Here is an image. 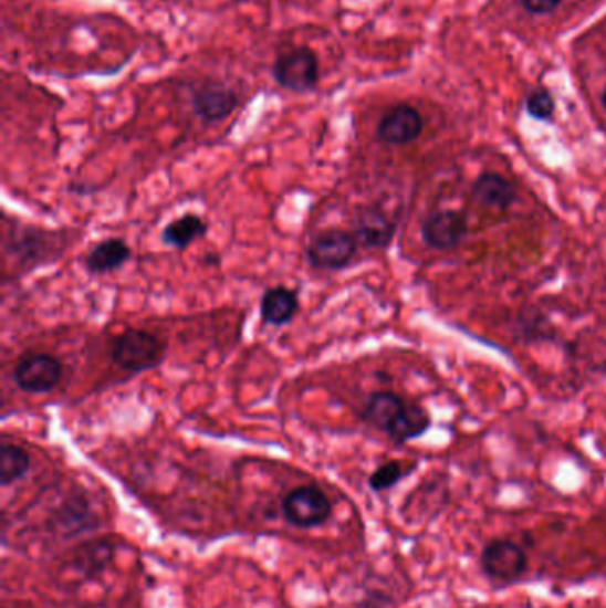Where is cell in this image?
I'll return each instance as SVG.
<instances>
[{
    "label": "cell",
    "mask_w": 606,
    "mask_h": 608,
    "mask_svg": "<svg viewBox=\"0 0 606 608\" xmlns=\"http://www.w3.org/2000/svg\"><path fill=\"white\" fill-rule=\"evenodd\" d=\"M166 350L168 347L160 336L139 327H128L127 332L114 338L111 359L116 367L137 376L159 367L166 358Z\"/></svg>",
    "instance_id": "cell-1"
},
{
    "label": "cell",
    "mask_w": 606,
    "mask_h": 608,
    "mask_svg": "<svg viewBox=\"0 0 606 608\" xmlns=\"http://www.w3.org/2000/svg\"><path fill=\"white\" fill-rule=\"evenodd\" d=\"M480 568L493 584L511 586L525 575L529 557L514 541L494 539L482 549Z\"/></svg>",
    "instance_id": "cell-2"
},
{
    "label": "cell",
    "mask_w": 606,
    "mask_h": 608,
    "mask_svg": "<svg viewBox=\"0 0 606 608\" xmlns=\"http://www.w3.org/2000/svg\"><path fill=\"white\" fill-rule=\"evenodd\" d=\"M272 75L283 90L294 93L312 92L321 77L317 54L309 46H295L278 57L272 66Z\"/></svg>",
    "instance_id": "cell-3"
},
{
    "label": "cell",
    "mask_w": 606,
    "mask_h": 608,
    "mask_svg": "<svg viewBox=\"0 0 606 608\" xmlns=\"http://www.w3.org/2000/svg\"><path fill=\"white\" fill-rule=\"evenodd\" d=\"M356 250L358 241L353 233L331 228L313 237L306 248V259L317 271H342L353 262Z\"/></svg>",
    "instance_id": "cell-4"
},
{
    "label": "cell",
    "mask_w": 606,
    "mask_h": 608,
    "mask_svg": "<svg viewBox=\"0 0 606 608\" xmlns=\"http://www.w3.org/2000/svg\"><path fill=\"white\" fill-rule=\"evenodd\" d=\"M64 367L60 358L49 353H28L20 356L13 368V381L28 394H49L63 379Z\"/></svg>",
    "instance_id": "cell-5"
},
{
    "label": "cell",
    "mask_w": 606,
    "mask_h": 608,
    "mask_svg": "<svg viewBox=\"0 0 606 608\" xmlns=\"http://www.w3.org/2000/svg\"><path fill=\"white\" fill-rule=\"evenodd\" d=\"M281 509L286 522L301 528L318 527L333 513L330 499L317 486H299L290 491L283 499Z\"/></svg>",
    "instance_id": "cell-6"
},
{
    "label": "cell",
    "mask_w": 606,
    "mask_h": 608,
    "mask_svg": "<svg viewBox=\"0 0 606 608\" xmlns=\"http://www.w3.org/2000/svg\"><path fill=\"white\" fill-rule=\"evenodd\" d=\"M468 233L467 218L456 210H439L430 213L421 224V239L435 250L447 251L458 248Z\"/></svg>",
    "instance_id": "cell-7"
},
{
    "label": "cell",
    "mask_w": 606,
    "mask_h": 608,
    "mask_svg": "<svg viewBox=\"0 0 606 608\" xmlns=\"http://www.w3.org/2000/svg\"><path fill=\"white\" fill-rule=\"evenodd\" d=\"M239 107V95L222 82H205L192 93V109L205 123L222 122Z\"/></svg>",
    "instance_id": "cell-8"
},
{
    "label": "cell",
    "mask_w": 606,
    "mask_h": 608,
    "mask_svg": "<svg viewBox=\"0 0 606 608\" xmlns=\"http://www.w3.org/2000/svg\"><path fill=\"white\" fill-rule=\"evenodd\" d=\"M424 130V119L411 105L400 104L383 116L377 137L386 145L403 146L417 141Z\"/></svg>",
    "instance_id": "cell-9"
},
{
    "label": "cell",
    "mask_w": 606,
    "mask_h": 608,
    "mask_svg": "<svg viewBox=\"0 0 606 608\" xmlns=\"http://www.w3.org/2000/svg\"><path fill=\"white\" fill-rule=\"evenodd\" d=\"M471 198L485 212L503 213L516 200V189L502 175L484 172L473 186Z\"/></svg>",
    "instance_id": "cell-10"
},
{
    "label": "cell",
    "mask_w": 606,
    "mask_h": 608,
    "mask_svg": "<svg viewBox=\"0 0 606 608\" xmlns=\"http://www.w3.org/2000/svg\"><path fill=\"white\" fill-rule=\"evenodd\" d=\"M132 259V248L125 239L119 237H109L104 241L96 242L86 256H84V268L91 274H109L114 271L125 268L128 260Z\"/></svg>",
    "instance_id": "cell-11"
},
{
    "label": "cell",
    "mask_w": 606,
    "mask_h": 608,
    "mask_svg": "<svg viewBox=\"0 0 606 608\" xmlns=\"http://www.w3.org/2000/svg\"><path fill=\"white\" fill-rule=\"evenodd\" d=\"M356 241L370 250H386L395 237V223L379 209H365L356 219Z\"/></svg>",
    "instance_id": "cell-12"
},
{
    "label": "cell",
    "mask_w": 606,
    "mask_h": 608,
    "mask_svg": "<svg viewBox=\"0 0 606 608\" xmlns=\"http://www.w3.org/2000/svg\"><path fill=\"white\" fill-rule=\"evenodd\" d=\"M297 312V292L285 285L272 286L260 301V315H262L263 323L269 326H286L294 321Z\"/></svg>",
    "instance_id": "cell-13"
},
{
    "label": "cell",
    "mask_w": 606,
    "mask_h": 608,
    "mask_svg": "<svg viewBox=\"0 0 606 608\" xmlns=\"http://www.w3.org/2000/svg\"><path fill=\"white\" fill-rule=\"evenodd\" d=\"M209 232V224L205 221L199 213L187 212L178 216L177 219L169 221L164 227L160 239L164 244L175 250H187L190 244H195L199 239H203Z\"/></svg>",
    "instance_id": "cell-14"
},
{
    "label": "cell",
    "mask_w": 606,
    "mask_h": 608,
    "mask_svg": "<svg viewBox=\"0 0 606 608\" xmlns=\"http://www.w3.org/2000/svg\"><path fill=\"white\" fill-rule=\"evenodd\" d=\"M406 405L408 402L394 391H376L365 400L362 417L368 426L374 427L377 431L386 432L388 427L394 423L395 418L403 413Z\"/></svg>",
    "instance_id": "cell-15"
},
{
    "label": "cell",
    "mask_w": 606,
    "mask_h": 608,
    "mask_svg": "<svg viewBox=\"0 0 606 608\" xmlns=\"http://www.w3.org/2000/svg\"><path fill=\"white\" fill-rule=\"evenodd\" d=\"M430 427V417L426 409L418 405H406L403 413L395 418L394 423L388 427L389 440L395 441L397 445H403L406 441L420 438Z\"/></svg>",
    "instance_id": "cell-16"
},
{
    "label": "cell",
    "mask_w": 606,
    "mask_h": 608,
    "mask_svg": "<svg viewBox=\"0 0 606 608\" xmlns=\"http://www.w3.org/2000/svg\"><path fill=\"white\" fill-rule=\"evenodd\" d=\"M31 468V458L28 452L19 445L4 443L0 447V482L8 488L20 481Z\"/></svg>",
    "instance_id": "cell-17"
},
{
    "label": "cell",
    "mask_w": 606,
    "mask_h": 608,
    "mask_svg": "<svg viewBox=\"0 0 606 608\" xmlns=\"http://www.w3.org/2000/svg\"><path fill=\"white\" fill-rule=\"evenodd\" d=\"M406 475H408V470L403 467V463L389 461V463L380 464L376 472L372 473L368 484L374 491H386L403 481Z\"/></svg>",
    "instance_id": "cell-18"
},
{
    "label": "cell",
    "mask_w": 606,
    "mask_h": 608,
    "mask_svg": "<svg viewBox=\"0 0 606 608\" xmlns=\"http://www.w3.org/2000/svg\"><path fill=\"white\" fill-rule=\"evenodd\" d=\"M526 111H529L532 118L546 122V119H552L553 113H555V101L546 90H537L529 96Z\"/></svg>",
    "instance_id": "cell-19"
},
{
    "label": "cell",
    "mask_w": 606,
    "mask_h": 608,
    "mask_svg": "<svg viewBox=\"0 0 606 608\" xmlns=\"http://www.w3.org/2000/svg\"><path fill=\"white\" fill-rule=\"evenodd\" d=\"M521 4L529 13L547 14L557 10L562 4V0H521Z\"/></svg>",
    "instance_id": "cell-20"
},
{
    "label": "cell",
    "mask_w": 606,
    "mask_h": 608,
    "mask_svg": "<svg viewBox=\"0 0 606 608\" xmlns=\"http://www.w3.org/2000/svg\"><path fill=\"white\" fill-rule=\"evenodd\" d=\"M603 105H605V109H606V90H605V93H603Z\"/></svg>",
    "instance_id": "cell-21"
}]
</instances>
